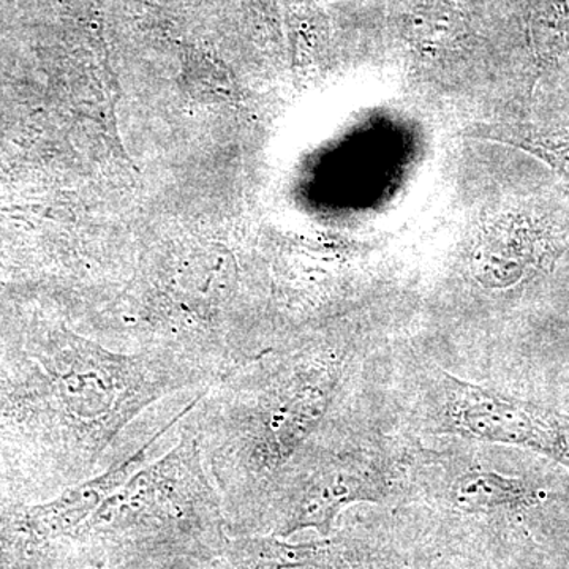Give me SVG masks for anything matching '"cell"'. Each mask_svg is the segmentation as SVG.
<instances>
[{
	"label": "cell",
	"mask_w": 569,
	"mask_h": 569,
	"mask_svg": "<svg viewBox=\"0 0 569 569\" xmlns=\"http://www.w3.org/2000/svg\"><path fill=\"white\" fill-rule=\"evenodd\" d=\"M383 488L370 475L353 468H331L317 475L282 509L276 519L274 533L288 538L312 529L321 538H331L340 511L358 501H378Z\"/></svg>",
	"instance_id": "3957f363"
},
{
	"label": "cell",
	"mask_w": 569,
	"mask_h": 569,
	"mask_svg": "<svg viewBox=\"0 0 569 569\" xmlns=\"http://www.w3.org/2000/svg\"><path fill=\"white\" fill-rule=\"evenodd\" d=\"M486 140L503 142V144L529 152L569 182V138L561 134L541 132L530 127H508L500 132L485 134Z\"/></svg>",
	"instance_id": "ba28073f"
},
{
	"label": "cell",
	"mask_w": 569,
	"mask_h": 569,
	"mask_svg": "<svg viewBox=\"0 0 569 569\" xmlns=\"http://www.w3.org/2000/svg\"><path fill=\"white\" fill-rule=\"evenodd\" d=\"M29 415H31V408L24 402L20 392L0 380V445L9 447L11 443H20L24 440Z\"/></svg>",
	"instance_id": "9c48e42d"
},
{
	"label": "cell",
	"mask_w": 569,
	"mask_h": 569,
	"mask_svg": "<svg viewBox=\"0 0 569 569\" xmlns=\"http://www.w3.org/2000/svg\"><path fill=\"white\" fill-rule=\"evenodd\" d=\"M385 548V541L356 537L307 545L274 538L242 539L230 550L233 569H361Z\"/></svg>",
	"instance_id": "5b68a950"
},
{
	"label": "cell",
	"mask_w": 569,
	"mask_h": 569,
	"mask_svg": "<svg viewBox=\"0 0 569 569\" xmlns=\"http://www.w3.org/2000/svg\"><path fill=\"white\" fill-rule=\"evenodd\" d=\"M445 417L455 432L537 452L569 468V417L447 376Z\"/></svg>",
	"instance_id": "7a4b0ae2"
},
{
	"label": "cell",
	"mask_w": 569,
	"mask_h": 569,
	"mask_svg": "<svg viewBox=\"0 0 569 569\" xmlns=\"http://www.w3.org/2000/svg\"><path fill=\"white\" fill-rule=\"evenodd\" d=\"M174 426V425H171ZM170 426V427H171ZM170 427H167L168 430ZM163 432L156 433L151 443L142 447L133 458L122 462L121 466L111 468L102 477L92 481L82 482L69 492L40 507H32L22 511L13 520L14 531L32 539H52L62 537H77L89 519L102 507L104 500L116 492L127 479L137 473L138 468L144 463L146 452L152 448L153 441Z\"/></svg>",
	"instance_id": "277c9868"
},
{
	"label": "cell",
	"mask_w": 569,
	"mask_h": 569,
	"mask_svg": "<svg viewBox=\"0 0 569 569\" xmlns=\"http://www.w3.org/2000/svg\"><path fill=\"white\" fill-rule=\"evenodd\" d=\"M219 526V503L206 477L197 441L186 437L170 455L112 492L82 526L81 535L159 539Z\"/></svg>",
	"instance_id": "6da1fadb"
},
{
	"label": "cell",
	"mask_w": 569,
	"mask_h": 569,
	"mask_svg": "<svg viewBox=\"0 0 569 569\" xmlns=\"http://www.w3.org/2000/svg\"><path fill=\"white\" fill-rule=\"evenodd\" d=\"M361 569H419L410 567V565L400 563L399 559H397V553L392 552L391 549L387 548L381 550L377 557H373L372 560L367 561L365 567Z\"/></svg>",
	"instance_id": "30bf717a"
},
{
	"label": "cell",
	"mask_w": 569,
	"mask_h": 569,
	"mask_svg": "<svg viewBox=\"0 0 569 569\" xmlns=\"http://www.w3.org/2000/svg\"><path fill=\"white\" fill-rule=\"evenodd\" d=\"M529 29L541 66L569 51V0H529Z\"/></svg>",
	"instance_id": "52a82bcc"
},
{
	"label": "cell",
	"mask_w": 569,
	"mask_h": 569,
	"mask_svg": "<svg viewBox=\"0 0 569 569\" xmlns=\"http://www.w3.org/2000/svg\"><path fill=\"white\" fill-rule=\"evenodd\" d=\"M332 392L331 373L321 372L299 380L269 408L260 425L257 451L264 463L290 459L323 421Z\"/></svg>",
	"instance_id": "8992f818"
}]
</instances>
